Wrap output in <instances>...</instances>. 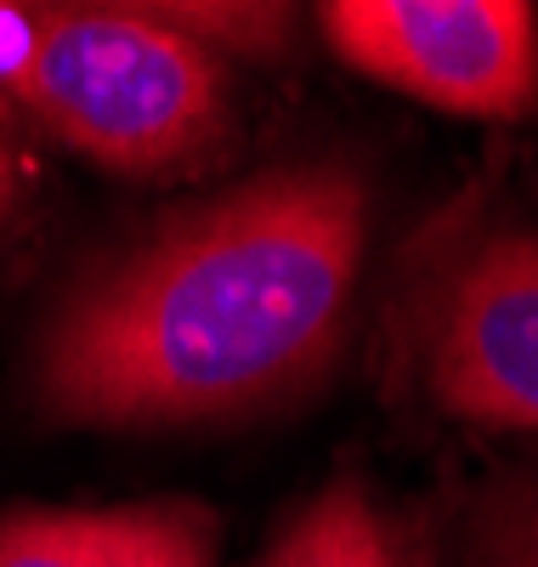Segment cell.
Masks as SVG:
<instances>
[{"label":"cell","instance_id":"obj_10","mask_svg":"<svg viewBox=\"0 0 538 567\" xmlns=\"http://www.w3.org/2000/svg\"><path fill=\"white\" fill-rule=\"evenodd\" d=\"M12 199H18V159L7 148V136H0V221L12 216Z\"/></svg>","mask_w":538,"mask_h":567},{"label":"cell","instance_id":"obj_5","mask_svg":"<svg viewBox=\"0 0 538 567\" xmlns=\"http://www.w3.org/2000/svg\"><path fill=\"white\" fill-rule=\"evenodd\" d=\"M0 567H210V523L193 505L18 511L0 516Z\"/></svg>","mask_w":538,"mask_h":567},{"label":"cell","instance_id":"obj_2","mask_svg":"<svg viewBox=\"0 0 538 567\" xmlns=\"http://www.w3.org/2000/svg\"><path fill=\"white\" fill-rule=\"evenodd\" d=\"M23 109L96 165L165 176L221 136L227 80L221 58L154 7H45Z\"/></svg>","mask_w":538,"mask_h":567},{"label":"cell","instance_id":"obj_6","mask_svg":"<svg viewBox=\"0 0 538 567\" xmlns=\"http://www.w3.org/2000/svg\"><path fill=\"white\" fill-rule=\"evenodd\" d=\"M261 567H397V545L369 488L340 477L283 528Z\"/></svg>","mask_w":538,"mask_h":567},{"label":"cell","instance_id":"obj_8","mask_svg":"<svg viewBox=\"0 0 538 567\" xmlns=\"http://www.w3.org/2000/svg\"><path fill=\"white\" fill-rule=\"evenodd\" d=\"M170 29L187 40H199L205 52H244V58H267L289 40V12L283 7H154Z\"/></svg>","mask_w":538,"mask_h":567},{"label":"cell","instance_id":"obj_7","mask_svg":"<svg viewBox=\"0 0 538 567\" xmlns=\"http://www.w3.org/2000/svg\"><path fill=\"white\" fill-rule=\"evenodd\" d=\"M465 567H538V465L494 483L476 499Z\"/></svg>","mask_w":538,"mask_h":567},{"label":"cell","instance_id":"obj_3","mask_svg":"<svg viewBox=\"0 0 538 567\" xmlns=\"http://www.w3.org/2000/svg\"><path fill=\"white\" fill-rule=\"evenodd\" d=\"M431 403L494 432H538V233L487 227L431 267L414 301Z\"/></svg>","mask_w":538,"mask_h":567},{"label":"cell","instance_id":"obj_9","mask_svg":"<svg viewBox=\"0 0 538 567\" xmlns=\"http://www.w3.org/2000/svg\"><path fill=\"white\" fill-rule=\"evenodd\" d=\"M40 34H45V7H0V97H12L18 109L29 97Z\"/></svg>","mask_w":538,"mask_h":567},{"label":"cell","instance_id":"obj_1","mask_svg":"<svg viewBox=\"0 0 538 567\" xmlns=\"http://www.w3.org/2000/svg\"><path fill=\"white\" fill-rule=\"evenodd\" d=\"M369 245V182L296 159L170 216L40 329L34 392L63 425H199L329 369Z\"/></svg>","mask_w":538,"mask_h":567},{"label":"cell","instance_id":"obj_4","mask_svg":"<svg viewBox=\"0 0 538 567\" xmlns=\"http://www.w3.org/2000/svg\"><path fill=\"white\" fill-rule=\"evenodd\" d=\"M340 63L465 120L538 103V12L521 0H334L318 12Z\"/></svg>","mask_w":538,"mask_h":567}]
</instances>
